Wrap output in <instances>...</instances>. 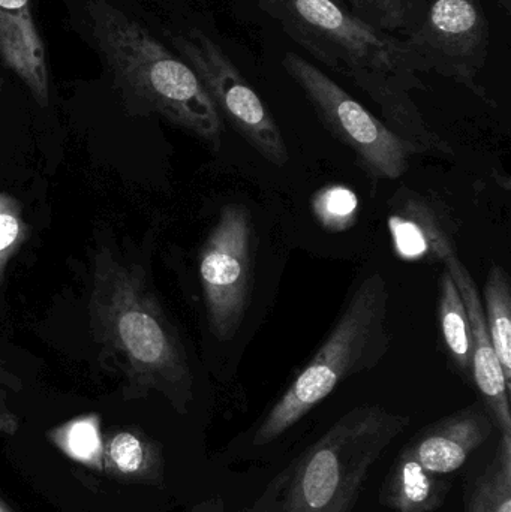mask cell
<instances>
[{"mask_svg":"<svg viewBox=\"0 0 511 512\" xmlns=\"http://www.w3.org/2000/svg\"><path fill=\"white\" fill-rule=\"evenodd\" d=\"M312 59L347 77L380 107L383 122L416 155H452L411 98L425 90L419 60L401 36L381 32L342 0H254Z\"/></svg>","mask_w":511,"mask_h":512,"instance_id":"obj_1","label":"cell"},{"mask_svg":"<svg viewBox=\"0 0 511 512\" xmlns=\"http://www.w3.org/2000/svg\"><path fill=\"white\" fill-rule=\"evenodd\" d=\"M89 313L102 361L125 379L126 397L159 393L186 414L194 400L188 355L144 271L110 249H99L93 259Z\"/></svg>","mask_w":511,"mask_h":512,"instance_id":"obj_2","label":"cell"},{"mask_svg":"<svg viewBox=\"0 0 511 512\" xmlns=\"http://www.w3.org/2000/svg\"><path fill=\"white\" fill-rule=\"evenodd\" d=\"M89 17L99 53L123 95L219 149L224 123L194 69L105 0L89 3Z\"/></svg>","mask_w":511,"mask_h":512,"instance_id":"obj_3","label":"cell"},{"mask_svg":"<svg viewBox=\"0 0 511 512\" xmlns=\"http://www.w3.org/2000/svg\"><path fill=\"white\" fill-rule=\"evenodd\" d=\"M389 288L383 274H369L351 294L332 333L291 382L254 436L272 444L351 376L377 367L390 348Z\"/></svg>","mask_w":511,"mask_h":512,"instance_id":"obj_4","label":"cell"},{"mask_svg":"<svg viewBox=\"0 0 511 512\" xmlns=\"http://www.w3.org/2000/svg\"><path fill=\"white\" fill-rule=\"evenodd\" d=\"M408 426L381 406L351 409L291 463L282 512H353L372 466Z\"/></svg>","mask_w":511,"mask_h":512,"instance_id":"obj_5","label":"cell"},{"mask_svg":"<svg viewBox=\"0 0 511 512\" xmlns=\"http://www.w3.org/2000/svg\"><path fill=\"white\" fill-rule=\"evenodd\" d=\"M281 63L324 128L353 150L357 164L369 176L395 180L407 173L410 158L416 153L383 120L300 54L288 51Z\"/></svg>","mask_w":511,"mask_h":512,"instance_id":"obj_6","label":"cell"},{"mask_svg":"<svg viewBox=\"0 0 511 512\" xmlns=\"http://www.w3.org/2000/svg\"><path fill=\"white\" fill-rule=\"evenodd\" d=\"M171 42L200 78L221 119L266 161L284 167L290 153L275 117L224 48L198 29L174 35Z\"/></svg>","mask_w":511,"mask_h":512,"instance_id":"obj_7","label":"cell"},{"mask_svg":"<svg viewBox=\"0 0 511 512\" xmlns=\"http://www.w3.org/2000/svg\"><path fill=\"white\" fill-rule=\"evenodd\" d=\"M200 280L210 331L227 342L245 319L254 285V224L248 207H222L201 249Z\"/></svg>","mask_w":511,"mask_h":512,"instance_id":"obj_8","label":"cell"},{"mask_svg":"<svg viewBox=\"0 0 511 512\" xmlns=\"http://www.w3.org/2000/svg\"><path fill=\"white\" fill-rule=\"evenodd\" d=\"M404 41L423 74L452 78L494 105L479 84L491 47V24L480 0H429L422 24Z\"/></svg>","mask_w":511,"mask_h":512,"instance_id":"obj_9","label":"cell"},{"mask_svg":"<svg viewBox=\"0 0 511 512\" xmlns=\"http://www.w3.org/2000/svg\"><path fill=\"white\" fill-rule=\"evenodd\" d=\"M443 264L455 280L470 318L471 337H473L471 381L479 391V400H482L491 414L495 429L500 430V435L511 436V387L489 337L479 289L458 255L447 256Z\"/></svg>","mask_w":511,"mask_h":512,"instance_id":"obj_10","label":"cell"},{"mask_svg":"<svg viewBox=\"0 0 511 512\" xmlns=\"http://www.w3.org/2000/svg\"><path fill=\"white\" fill-rule=\"evenodd\" d=\"M495 430L482 400L429 424L408 442L420 465L438 475L459 471Z\"/></svg>","mask_w":511,"mask_h":512,"instance_id":"obj_11","label":"cell"},{"mask_svg":"<svg viewBox=\"0 0 511 512\" xmlns=\"http://www.w3.org/2000/svg\"><path fill=\"white\" fill-rule=\"evenodd\" d=\"M0 57L41 107L50 104V71L30 0H0Z\"/></svg>","mask_w":511,"mask_h":512,"instance_id":"obj_12","label":"cell"},{"mask_svg":"<svg viewBox=\"0 0 511 512\" xmlns=\"http://www.w3.org/2000/svg\"><path fill=\"white\" fill-rule=\"evenodd\" d=\"M389 227L396 254L402 259L443 262L447 256L456 254L453 234L440 212L422 195L410 192L399 197Z\"/></svg>","mask_w":511,"mask_h":512,"instance_id":"obj_13","label":"cell"},{"mask_svg":"<svg viewBox=\"0 0 511 512\" xmlns=\"http://www.w3.org/2000/svg\"><path fill=\"white\" fill-rule=\"evenodd\" d=\"M452 490L449 475H438L420 465L405 445L387 472L380 502L395 512H437Z\"/></svg>","mask_w":511,"mask_h":512,"instance_id":"obj_14","label":"cell"},{"mask_svg":"<svg viewBox=\"0 0 511 512\" xmlns=\"http://www.w3.org/2000/svg\"><path fill=\"white\" fill-rule=\"evenodd\" d=\"M164 462L155 442L135 430H119L104 439V472L122 480L158 484Z\"/></svg>","mask_w":511,"mask_h":512,"instance_id":"obj_15","label":"cell"},{"mask_svg":"<svg viewBox=\"0 0 511 512\" xmlns=\"http://www.w3.org/2000/svg\"><path fill=\"white\" fill-rule=\"evenodd\" d=\"M438 321H440L444 346H446L453 367L462 378L471 381L473 337H471L470 318H468L458 286L446 268L440 277Z\"/></svg>","mask_w":511,"mask_h":512,"instance_id":"obj_16","label":"cell"},{"mask_svg":"<svg viewBox=\"0 0 511 512\" xmlns=\"http://www.w3.org/2000/svg\"><path fill=\"white\" fill-rule=\"evenodd\" d=\"M465 512H511V436L500 435L489 465L468 484Z\"/></svg>","mask_w":511,"mask_h":512,"instance_id":"obj_17","label":"cell"},{"mask_svg":"<svg viewBox=\"0 0 511 512\" xmlns=\"http://www.w3.org/2000/svg\"><path fill=\"white\" fill-rule=\"evenodd\" d=\"M483 312L495 354L511 387V283L501 265H492L483 288Z\"/></svg>","mask_w":511,"mask_h":512,"instance_id":"obj_18","label":"cell"},{"mask_svg":"<svg viewBox=\"0 0 511 512\" xmlns=\"http://www.w3.org/2000/svg\"><path fill=\"white\" fill-rule=\"evenodd\" d=\"M47 436L51 444L68 459L87 468L104 471V438L99 415L72 418L51 429Z\"/></svg>","mask_w":511,"mask_h":512,"instance_id":"obj_19","label":"cell"},{"mask_svg":"<svg viewBox=\"0 0 511 512\" xmlns=\"http://www.w3.org/2000/svg\"><path fill=\"white\" fill-rule=\"evenodd\" d=\"M348 8L369 26L390 33L410 35L422 24L429 0H347Z\"/></svg>","mask_w":511,"mask_h":512,"instance_id":"obj_20","label":"cell"},{"mask_svg":"<svg viewBox=\"0 0 511 512\" xmlns=\"http://www.w3.org/2000/svg\"><path fill=\"white\" fill-rule=\"evenodd\" d=\"M314 212L329 230H347L356 221V195L342 186L323 189L314 198Z\"/></svg>","mask_w":511,"mask_h":512,"instance_id":"obj_21","label":"cell"},{"mask_svg":"<svg viewBox=\"0 0 511 512\" xmlns=\"http://www.w3.org/2000/svg\"><path fill=\"white\" fill-rule=\"evenodd\" d=\"M27 224L20 206L14 198L0 192V292L3 277L12 256L17 254L20 246L26 242Z\"/></svg>","mask_w":511,"mask_h":512,"instance_id":"obj_22","label":"cell"},{"mask_svg":"<svg viewBox=\"0 0 511 512\" xmlns=\"http://www.w3.org/2000/svg\"><path fill=\"white\" fill-rule=\"evenodd\" d=\"M291 474V465L287 469L276 475L269 486L264 490L263 495L254 502L249 508L234 512H282V495H284L285 484ZM191 512H230L222 499H209V501L200 502L195 505Z\"/></svg>","mask_w":511,"mask_h":512,"instance_id":"obj_23","label":"cell"},{"mask_svg":"<svg viewBox=\"0 0 511 512\" xmlns=\"http://www.w3.org/2000/svg\"><path fill=\"white\" fill-rule=\"evenodd\" d=\"M20 427L17 414L12 411L5 391L0 387V435L14 436Z\"/></svg>","mask_w":511,"mask_h":512,"instance_id":"obj_24","label":"cell"},{"mask_svg":"<svg viewBox=\"0 0 511 512\" xmlns=\"http://www.w3.org/2000/svg\"><path fill=\"white\" fill-rule=\"evenodd\" d=\"M498 2H500V5L503 6V8L506 9L507 12H510L511 0H498Z\"/></svg>","mask_w":511,"mask_h":512,"instance_id":"obj_25","label":"cell"},{"mask_svg":"<svg viewBox=\"0 0 511 512\" xmlns=\"http://www.w3.org/2000/svg\"><path fill=\"white\" fill-rule=\"evenodd\" d=\"M0 512H15L14 510H11V508L8 507V505L5 504V502L0 499Z\"/></svg>","mask_w":511,"mask_h":512,"instance_id":"obj_26","label":"cell"}]
</instances>
